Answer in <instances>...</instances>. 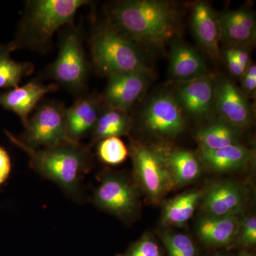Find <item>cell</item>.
Instances as JSON below:
<instances>
[{
  "label": "cell",
  "instance_id": "13",
  "mask_svg": "<svg viewBox=\"0 0 256 256\" xmlns=\"http://www.w3.org/2000/svg\"><path fill=\"white\" fill-rule=\"evenodd\" d=\"M216 82L208 75L184 82L176 92L175 100L182 110L195 118H203L215 105Z\"/></svg>",
  "mask_w": 256,
  "mask_h": 256
},
{
  "label": "cell",
  "instance_id": "16",
  "mask_svg": "<svg viewBox=\"0 0 256 256\" xmlns=\"http://www.w3.org/2000/svg\"><path fill=\"white\" fill-rule=\"evenodd\" d=\"M192 28L197 42L212 58L220 56V32L218 15L208 3L198 2L194 6Z\"/></svg>",
  "mask_w": 256,
  "mask_h": 256
},
{
  "label": "cell",
  "instance_id": "6",
  "mask_svg": "<svg viewBox=\"0 0 256 256\" xmlns=\"http://www.w3.org/2000/svg\"><path fill=\"white\" fill-rule=\"evenodd\" d=\"M134 178L152 203H158L172 190L168 168V152L149 146H134L131 149Z\"/></svg>",
  "mask_w": 256,
  "mask_h": 256
},
{
  "label": "cell",
  "instance_id": "35",
  "mask_svg": "<svg viewBox=\"0 0 256 256\" xmlns=\"http://www.w3.org/2000/svg\"><path fill=\"white\" fill-rule=\"evenodd\" d=\"M212 256H229L226 255V254H215V255H213Z\"/></svg>",
  "mask_w": 256,
  "mask_h": 256
},
{
  "label": "cell",
  "instance_id": "24",
  "mask_svg": "<svg viewBox=\"0 0 256 256\" xmlns=\"http://www.w3.org/2000/svg\"><path fill=\"white\" fill-rule=\"evenodd\" d=\"M12 42L0 46V89L14 88L18 86L24 77L31 75L34 65L30 62H18L10 54L15 50Z\"/></svg>",
  "mask_w": 256,
  "mask_h": 256
},
{
  "label": "cell",
  "instance_id": "18",
  "mask_svg": "<svg viewBox=\"0 0 256 256\" xmlns=\"http://www.w3.org/2000/svg\"><path fill=\"white\" fill-rule=\"evenodd\" d=\"M170 72L173 78L181 82L207 75L206 63L202 56L194 48L182 42H176L172 46Z\"/></svg>",
  "mask_w": 256,
  "mask_h": 256
},
{
  "label": "cell",
  "instance_id": "23",
  "mask_svg": "<svg viewBox=\"0 0 256 256\" xmlns=\"http://www.w3.org/2000/svg\"><path fill=\"white\" fill-rule=\"evenodd\" d=\"M166 160L174 188L192 182L201 173L200 162L191 152L176 150L168 153Z\"/></svg>",
  "mask_w": 256,
  "mask_h": 256
},
{
  "label": "cell",
  "instance_id": "9",
  "mask_svg": "<svg viewBox=\"0 0 256 256\" xmlns=\"http://www.w3.org/2000/svg\"><path fill=\"white\" fill-rule=\"evenodd\" d=\"M142 120L146 129L160 137H176L184 128L182 110L174 98L159 95L152 99L143 110Z\"/></svg>",
  "mask_w": 256,
  "mask_h": 256
},
{
  "label": "cell",
  "instance_id": "5",
  "mask_svg": "<svg viewBox=\"0 0 256 256\" xmlns=\"http://www.w3.org/2000/svg\"><path fill=\"white\" fill-rule=\"evenodd\" d=\"M50 76L74 94H80L86 85L88 64L78 30L73 26L60 38L58 57L50 68Z\"/></svg>",
  "mask_w": 256,
  "mask_h": 256
},
{
  "label": "cell",
  "instance_id": "30",
  "mask_svg": "<svg viewBox=\"0 0 256 256\" xmlns=\"http://www.w3.org/2000/svg\"><path fill=\"white\" fill-rule=\"evenodd\" d=\"M242 90L247 95H254L256 90V66L252 64L248 66L242 76Z\"/></svg>",
  "mask_w": 256,
  "mask_h": 256
},
{
  "label": "cell",
  "instance_id": "22",
  "mask_svg": "<svg viewBox=\"0 0 256 256\" xmlns=\"http://www.w3.org/2000/svg\"><path fill=\"white\" fill-rule=\"evenodd\" d=\"M203 194L201 190H192L166 202L162 214V223L172 226L184 225L193 216Z\"/></svg>",
  "mask_w": 256,
  "mask_h": 256
},
{
  "label": "cell",
  "instance_id": "33",
  "mask_svg": "<svg viewBox=\"0 0 256 256\" xmlns=\"http://www.w3.org/2000/svg\"><path fill=\"white\" fill-rule=\"evenodd\" d=\"M232 52V54L234 56L236 60H238V63L242 65V68L246 69L250 62V54L247 50L244 48V47L234 46L229 48Z\"/></svg>",
  "mask_w": 256,
  "mask_h": 256
},
{
  "label": "cell",
  "instance_id": "3",
  "mask_svg": "<svg viewBox=\"0 0 256 256\" xmlns=\"http://www.w3.org/2000/svg\"><path fill=\"white\" fill-rule=\"evenodd\" d=\"M88 0H31L26 2L16 38L15 50L28 48L40 53L50 50L52 38L65 25L73 26L80 8Z\"/></svg>",
  "mask_w": 256,
  "mask_h": 256
},
{
  "label": "cell",
  "instance_id": "14",
  "mask_svg": "<svg viewBox=\"0 0 256 256\" xmlns=\"http://www.w3.org/2000/svg\"><path fill=\"white\" fill-rule=\"evenodd\" d=\"M102 98L95 95L82 96L68 108L65 110L67 138L72 142L92 134L101 111Z\"/></svg>",
  "mask_w": 256,
  "mask_h": 256
},
{
  "label": "cell",
  "instance_id": "21",
  "mask_svg": "<svg viewBox=\"0 0 256 256\" xmlns=\"http://www.w3.org/2000/svg\"><path fill=\"white\" fill-rule=\"evenodd\" d=\"M131 129V120L127 111L106 107L102 108L92 133L89 148L105 138L126 136Z\"/></svg>",
  "mask_w": 256,
  "mask_h": 256
},
{
  "label": "cell",
  "instance_id": "25",
  "mask_svg": "<svg viewBox=\"0 0 256 256\" xmlns=\"http://www.w3.org/2000/svg\"><path fill=\"white\" fill-rule=\"evenodd\" d=\"M196 140L201 149L214 150L239 144L240 130L224 120L200 130L197 132Z\"/></svg>",
  "mask_w": 256,
  "mask_h": 256
},
{
  "label": "cell",
  "instance_id": "10",
  "mask_svg": "<svg viewBox=\"0 0 256 256\" xmlns=\"http://www.w3.org/2000/svg\"><path fill=\"white\" fill-rule=\"evenodd\" d=\"M150 72H133L108 76L102 102L106 107L127 111L146 92Z\"/></svg>",
  "mask_w": 256,
  "mask_h": 256
},
{
  "label": "cell",
  "instance_id": "15",
  "mask_svg": "<svg viewBox=\"0 0 256 256\" xmlns=\"http://www.w3.org/2000/svg\"><path fill=\"white\" fill-rule=\"evenodd\" d=\"M58 84L44 85L33 80L23 86H18L0 94V106L18 114L24 128L28 126L30 114L44 96L58 90Z\"/></svg>",
  "mask_w": 256,
  "mask_h": 256
},
{
  "label": "cell",
  "instance_id": "11",
  "mask_svg": "<svg viewBox=\"0 0 256 256\" xmlns=\"http://www.w3.org/2000/svg\"><path fill=\"white\" fill-rule=\"evenodd\" d=\"M214 107L225 122L239 130L252 122V109L246 96L229 79L216 84Z\"/></svg>",
  "mask_w": 256,
  "mask_h": 256
},
{
  "label": "cell",
  "instance_id": "17",
  "mask_svg": "<svg viewBox=\"0 0 256 256\" xmlns=\"http://www.w3.org/2000/svg\"><path fill=\"white\" fill-rule=\"evenodd\" d=\"M220 38L234 46L245 47L256 41L255 15L248 9L226 12L218 16Z\"/></svg>",
  "mask_w": 256,
  "mask_h": 256
},
{
  "label": "cell",
  "instance_id": "28",
  "mask_svg": "<svg viewBox=\"0 0 256 256\" xmlns=\"http://www.w3.org/2000/svg\"><path fill=\"white\" fill-rule=\"evenodd\" d=\"M117 256H164L156 239L149 234H144L133 242L124 254Z\"/></svg>",
  "mask_w": 256,
  "mask_h": 256
},
{
  "label": "cell",
  "instance_id": "34",
  "mask_svg": "<svg viewBox=\"0 0 256 256\" xmlns=\"http://www.w3.org/2000/svg\"><path fill=\"white\" fill-rule=\"evenodd\" d=\"M239 256H254L252 254H250V252H246V250H244V252H240V255Z\"/></svg>",
  "mask_w": 256,
  "mask_h": 256
},
{
  "label": "cell",
  "instance_id": "2",
  "mask_svg": "<svg viewBox=\"0 0 256 256\" xmlns=\"http://www.w3.org/2000/svg\"><path fill=\"white\" fill-rule=\"evenodd\" d=\"M5 133L10 142L26 152L30 166L37 174L56 184L74 201L82 202V180L92 166L88 146L68 140L52 148L32 149L9 131Z\"/></svg>",
  "mask_w": 256,
  "mask_h": 256
},
{
  "label": "cell",
  "instance_id": "29",
  "mask_svg": "<svg viewBox=\"0 0 256 256\" xmlns=\"http://www.w3.org/2000/svg\"><path fill=\"white\" fill-rule=\"evenodd\" d=\"M239 246L252 247L256 244V218L255 216L248 217L240 224L236 238ZM235 239V240H236Z\"/></svg>",
  "mask_w": 256,
  "mask_h": 256
},
{
  "label": "cell",
  "instance_id": "7",
  "mask_svg": "<svg viewBox=\"0 0 256 256\" xmlns=\"http://www.w3.org/2000/svg\"><path fill=\"white\" fill-rule=\"evenodd\" d=\"M99 184L92 194V203L100 210L128 222L139 208L136 186L120 173L104 171L98 176Z\"/></svg>",
  "mask_w": 256,
  "mask_h": 256
},
{
  "label": "cell",
  "instance_id": "4",
  "mask_svg": "<svg viewBox=\"0 0 256 256\" xmlns=\"http://www.w3.org/2000/svg\"><path fill=\"white\" fill-rule=\"evenodd\" d=\"M90 50L96 70L108 77L114 74L150 72L138 44L108 22L92 34Z\"/></svg>",
  "mask_w": 256,
  "mask_h": 256
},
{
  "label": "cell",
  "instance_id": "26",
  "mask_svg": "<svg viewBox=\"0 0 256 256\" xmlns=\"http://www.w3.org/2000/svg\"><path fill=\"white\" fill-rule=\"evenodd\" d=\"M99 142L97 154L102 162L114 166L122 164L126 161L128 156V150L120 138H108Z\"/></svg>",
  "mask_w": 256,
  "mask_h": 256
},
{
  "label": "cell",
  "instance_id": "19",
  "mask_svg": "<svg viewBox=\"0 0 256 256\" xmlns=\"http://www.w3.org/2000/svg\"><path fill=\"white\" fill-rule=\"evenodd\" d=\"M200 152L202 162L210 170L218 172L244 169L255 159L254 150L239 144L214 150L201 149Z\"/></svg>",
  "mask_w": 256,
  "mask_h": 256
},
{
  "label": "cell",
  "instance_id": "31",
  "mask_svg": "<svg viewBox=\"0 0 256 256\" xmlns=\"http://www.w3.org/2000/svg\"><path fill=\"white\" fill-rule=\"evenodd\" d=\"M12 170V162L9 152L0 146V186L8 181Z\"/></svg>",
  "mask_w": 256,
  "mask_h": 256
},
{
  "label": "cell",
  "instance_id": "27",
  "mask_svg": "<svg viewBox=\"0 0 256 256\" xmlns=\"http://www.w3.org/2000/svg\"><path fill=\"white\" fill-rule=\"evenodd\" d=\"M161 238L168 256H197L196 245L185 234L164 233Z\"/></svg>",
  "mask_w": 256,
  "mask_h": 256
},
{
  "label": "cell",
  "instance_id": "8",
  "mask_svg": "<svg viewBox=\"0 0 256 256\" xmlns=\"http://www.w3.org/2000/svg\"><path fill=\"white\" fill-rule=\"evenodd\" d=\"M65 108L56 101H48L38 106L28 120L24 132L18 139L32 149L52 148L68 141L66 126Z\"/></svg>",
  "mask_w": 256,
  "mask_h": 256
},
{
  "label": "cell",
  "instance_id": "32",
  "mask_svg": "<svg viewBox=\"0 0 256 256\" xmlns=\"http://www.w3.org/2000/svg\"><path fill=\"white\" fill-rule=\"evenodd\" d=\"M227 66L230 73L234 76H242L246 69L242 68V65L238 63V60H236L234 56L232 54L230 50H227L225 54Z\"/></svg>",
  "mask_w": 256,
  "mask_h": 256
},
{
  "label": "cell",
  "instance_id": "1",
  "mask_svg": "<svg viewBox=\"0 0 256 256\" xmlns=\"http://www.w3.org/2000/svg\"><path fill=\"white\" fill-rule=\"evenodd\" d=\"M107 22L137 44L161 47L180 32V12L169 2L126 0L112 3Z\"/></svg>",
  "mask_w": 256,
  "mask_h": 256
},
{
  "label": "cell",
  "instance_id": "12",
  "mask_svg": "<svg viewBox=\"0 0 256 256\" xmlns=\"http://www.w3.org/2000/svg\"><path fill=\"white\" fill-rule=\"evenodd\" d=\"M247 192L235 182H220L203 194V208L210 216H237L245 206Z\"/></svg>",
  "mask_w": 256,
  "mask_h": 256
},
{
  "label": "cell",
  "instance_id": "20",
  "mask_svg": "<svg viewBox=\"0 0 256 256\" xmlns=\"http://www.w3.org/2000/svg\"><path fill=\"white\" fill-rule=\"evenodd\" d=\"M240 226L237 216L216 217L207 215L198 222L197 234L206 245L226 246L235 240Z\"/></svg>",
  "mask_w": 256,
  "mask_h": 256
}]
</instances>
